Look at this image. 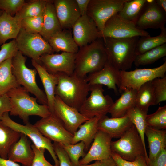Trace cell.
I'll use <instances>...</instances> for the list:
<instances>
[{
  "instance_id": "b9f144b4",
  "label": "cell",
  "mask_w": 166,
  "mask_h": 166,
  "mask_svg": "<svg viewBox=\"0 0 166 166\" xmlns=\"http://www.w3.org/2000/svg\"><path fill=\"white\" fill-rule=\"evenodd\" d=\"M26 2L24 0H0V10L14 16Z\"/></svg>"
},
{
  "instance_id": "bcb514c9",
  "label": "cell",
  "mask_w": 166,
  "mask_h": 166,
  "mask_svg": "<svg viewBox=\"0 0 166 166\" xmlns=\"http://www.w3.org/2000/svg\"><path fill=\"white\" fill-rule=\"evenodd\" d=\"M53 146L59 161V166H74L61 144L54 142Z\"/></svg>"
},
{
  "instance_id": "db71d44e",
  "label": "cell",
  "mask_w": 166,
  "mask_h": 166,
  "mask_svg": "<svg viewBox=\"0 0 166 166\" xmlns=\"http://www.w3.org/2000/svg\"><path fill=\"white\" fill-rule=\"evenodd\" d=\"M3 12V11L2 10L0 11V17L2 15V14Z\"/></svg>"
},
{
  "instance_id": "5bb4252c",
  "label": "cell",
  "mask_w": 166,
  "mask_h": 166,
  "mask_svg": "<svg viewBox=\"0 0 166 166\" xmlns=\"http://www.w3.org/2000/svg\"><path fill=\"white\" fill-rule=\"evenodd\" d=\"M166 12L156 3L155 0H146L138 17L134 22L136 27L142 30L148 29L165 27Z\"/></svg>"
},
{
  "instance_id": "9a60e30c",
  "label": "cell",
  "mask_w": 166,
  "mask_h": 166,
  "mask_svg": "<svg viewBox=\"0 0 166 166\" xmlns=\"http://www.w3.org/2000/svg\"><path fill=\"white\" fill-rule=\"evenodd\" d=\"M76 54L65 52L61 54H44L40 57L39 64L50 74L64 73L70 75L75 69Z\"/></svg>"
},
{
  "instance_id": "f546056e",
  "label": "cell",
  "mask_w": 166,
  "mask_h": 166,
  "mask_svg": "<svg viewBox=\"0 0 166 166\" xmlns=\"http://www.w3.org/2000/svg\"><path fill=\"white\" fill-rule=\"evenodd\" d=\"M12 58L8 59L0 64V95L20 86L12 72Z\"/></svg>"
},
{
  "instance_id": "cb8c5ba5",
  "label": "cell",
  "mask_w": 166,
  "mask_h": 166,
  "mask_svg": "<svg viewBox=\"0 0 166 166\" xmlns=\"http://www.w3.org/2000/svg\"><path fill=\"white\" fill-rule=\"evenodd\" d=\"M48 42L54 52L76 53L79 49L71 30H62L57 32L49 39Z\"/></svg>"
},
{
  "instance_id": "277c9868",
  "label": "cell",
  "mask_w": 166,
  "mask_h": 166,
  "mask_svg": "<svg viewBox=\"0 0 166 166\" xmlns=\"http://www.w3.org/2000/svg\"><path fill=\"white\" fill-rule=\"evenodd\" d=\"M6 94L11 105L10 114L18 116L25 124L29 122L30 116L36 115L44 118L51 113L47 105L38 104L37 98L31 97L29 93L22 86L12 89Z\"/></svg>"
},
{
  "instance_id": "60d3db41",
  "label": "cell",
  "mask_w": 166,
  "mask_h": 166,
  "mask_svg": "<svg viewBox=\"0 0 166 166\" xmlns=\"http://www.w3.org/2000/svg\"><path fill=\"white\" fill-rule=\"evenodd\" d=\"M156 100V104L166 100V76L157 78L151 81Z\"/></svg>"
},
{
  "instance_id": "f35d334b",
  "label": "cell",
  "mask_w": 166,
  "mask_h": 166,
  "mask_svg": "<svg viewBox=\"0 0 166 166\" xmlns=\"http://www.w3.org/2000/svg\"><path fill=\"white\" fill-rule=\"evenodd\" d=\"M62 146L73 165L80 166V158L81 157H84L86 154L85 152L84 143L81 141L75 144H70Z\"/></svg>"
},
{
  "instance_id": "5b68a950",
  "label": "cell",
  "mask_w": 166,
  "mask_h": 166,
  "mask_svg": "<svg viewBox=\"0 0 166 166\" xmlns=\"http://www.w3.org/2000/svg\"><path fill=\"white\" fill-rule=\"evenodd\" d=\"M26 57L18 51L12 59L11 70L18 83L28 92L34 95L39 103L48 105L45 92L38 85L36 80L37 73L35 69H30L26 65Z\"/></svg>"
},
{
  "instance_id": "603a6c76",
  "label": "cell",
  "mask_w": 166,
  "mask_h": 166,
  "mask_svg": "<svg viewBox=\"0 0 166 166\" xmlns=\"http://www.w3.org/2000/svg\"><path fill=\"white\" fill-rule=\"evenodd\" d=\"M31 62L37 71L43 84L47 99L48 106L51 113H53L55 89L58 82L57 75L49 73L43 66L34 60L31 59Z\"/></svg>"
},
{
  "instance_id": "52a82bcc",
  "label": "cell",
  "mask_w": 166,
  "mask_h": 166,
  "mask_svg": "<svg viewBox=\"0 0 166 166\" xmlns=\"http://www.w3.org/2000/svg\"><path fill=\"white\" fill-rule=\"evenodd\" d=\"M18 50L38 63L41 56L54 52L49 43L39 33H30L21 28L15 39Z\"/></svg>"
},
{
  "instance_id": "681fc988",
  "label": "cell",
  "mask_w": 166,
  "mask_h": 166,
  "mask_svg": "<svg viewBox=\"0 0 166 166\" xmlns=\"http://www.w3.org/2000/svg\"><path fill=\"white\" fill-rule=\"evenodd\" d=\"M80 166H117V165L111 157L105 159L101 160L95 161L92 164H88L85 165H80Z\"/></svg>"
},
{
  "instance_id": "1f68e13d",
  "label": "cell",
  "mask_w": 166,
  "mask_h": 166,
  "mask_svg": "<svg viewBox=\"0 0 166 166\" xmlns=\"http://www.w3.org/2000/svg\"><path fill=\"white\" fill-rule=\"evenodd\" d=\"M151 81L143 85L137 92L135 106L148 113L149 107L155 105L156 100Z\"/></svg>"
},
{
  "instance_id": "484cf974",
  "label": "cell",
  "mask_w": 166,
  "mask_h": 166,
  "mask_svg": "<svg viewBox=\"0 0 166 166\" xmlns=\"http://www.w3.org/2000/svg\"><path fill=\"white\" fill-rule=\"evenodd\" d=\"M21 19L3 11L0 17V45L9 39H15L21 28Z\"/></svg>"
},
{
  "instance_id": "d6986e66",
  "label": "cell",
  "mask_w": 166,
  "mask_h": 166,
  "mask_svg": "<svg viewBox=\"0 0 166 166\" xmlns=\"http://www.w3.org/2000/svg\"><path fill=\"white\" fill-rule=\"evenodd\" d=\"M87 80L89 85H101L113 90L116 94L119 93L117 87L120 85V71L108 61L100 70L88 74Z\"/></svg>"
},
{
  "instance_id": "ba28073f",
  "label": "cell",
  "mask_w": 166,
  "mask_h": 166,
  "mask_svg": "<svg viewBox=\"0 0 166 166\" xmlns=\"http://www.w3.org/2000/svg\"><path fill=\"white\" fill-rule=\"evenodd\" d=\"M103 85H90V94L85 101L79 111L89 119L94 117L100 118L109 113L114 102L109 95L104 94Z\"/></svg>"
},
{
  "instance_id": "9c48e42d",
  "label": "cell",
  "mask_w": 166,
  "mask_h": 166,
  "mask_svg": "<svg viewBox=\"0 0 166 166\" xmlns=\"http://www.w3.org/2000/svg\"><path fill=\"white\" fill-rule=\"evenodd\" d=\"M166 61L161 65L153 68L136 69L131 71H120V85L119 91L122 93L127 88L138 90L145 83L157 78L165 77Z\"/></svg>"
},
{
  "instance_id": "7a4b0ae2",
  "label": "cell",
  "mask_w": 166,
  "mask_h": 166,
  "mask_svg": "<svg viewBox=\"0 0 166 166\" xmlns=\"http://www.w3.org/2000/svg\"><path fill=\"white\" fill-rule=\"evenodd\" d=\"M108 61L102 38L79 48L76 54L73 73L82 77L102 69Z\"/></svg>"
},
{
  "instance_id": "ac0fdd59",
  "label": "cell",
  "mask_w": 166,
  "mask_h": 166,
  "mask_svg": "<svg viewBox=\"0 0 166 166\" xmlns=\"http://www.w3.org/2000/svg\"><path fill=\"white\" fill-rule=\"evenodd\" d=\"M72 29L73 39L80 48L91 43L99 38V31L97 25L87 14L81 16Z\"/></svg>"
},
{
  "instance_id": "7dc6e473",
  "label": "cell",
  "mask_w": 166,
  "mask_h": 166,
  "mask_svg": "<svg viewBox=\"0 0 166 166\" xmlns=\"http://www.w3.org/2000/svg\"><path fill=\"white\" fill-rule=\"evenodd\" d=\"M11 109V103L7 94L0 95V121L3 114L10 112Z\"/></svg>"
},
{
  "instance_id": "ffe728a7",
  "label": "cell",
  "mask_w": 166,
  "mask_h": 166,
  "mask_svg": "<svg viewBox=\"0 0 166 166\" xmlns=\"http://www.w3.org/2000/svg\"><path fill=\"white\" fill-rule=\"evenodd\" d=\"M53 2L62 30H71L81 15L76 0H55Z\"/></svg>"
},
{
  "instance_id": "ab89813d",
  "label": "cell",
  "mask_w": 166,
  "mask_h": 166,
  "mask_svg": "<svg viewBox=\"0 0 166 166\" xmlns=\"http://www.w3.org/2000/svg\"><path fill=\"white\" fill-rule=\"evenodd\" d=\"M44 15L22 19L21 28L30 33H39L41 32L43 26Z\"/></svg>"
},
{
  "instance_id": "7c38bea8",
  "label": "cell",
  "mask_w": 166,
  "mask_h": 166,
  "mask_svg": "<svg viewBox=\"0 0 166 166\" xmlns=\"http://www.w3.org/2000/svg\"><path fill=\"white\" fill-rule=\"evenodd\" d=\"M34 125L45 137L62 146L72 144L73 135L65 128L59 118L53 113L37 121Z\"/></svg>"
},
{
  "instance_id": "4316f807",
  "label": "cell",
  "mask_w": 166,
  "mask_h": 166,
  "mask_svg": "<svg viewBox=\"0 0 166 166\" xmlns=\"http://www.w3.org/2000/svg\"><path fill=\"white\" fill-rule=\"evenodd\" d=\"M99 119V118L95 117L81 125L79 129L73 134L72 144L82 141L85 144V151L89 150L98 130V123Z\"/></svg>"
},
{
  "instance_id": "f6af8a7d",
  "label": "cell",
  "mask_w": 166,
  "mask_h": 166,
  "mask_svg": "<svg viewBox=\"0 0 166 166\" xmlns=\"http://www.w3.org/2000/svg\"><path fill=\"white\" fill-rule=\"evenodd\" d=\"M31 147L34 151V156L31 166H56L51 164L45 158V149L38 147L34 144L31 145Z\"/></svg>"
},
{
  "instance_id": "c3c4849f",
  "label": "cell",
  "mask_w": 166,
  "mask_h": 166,
  "mask_svg": "<svg viewBox=\"0 0 166 166\" xmlns=\"http://www.w3.org/2000/svg\"><path fill=\"white\" fill-rule=\"evenodd\" d=\"M148 166H166V149H163L154 159L149 161Z\"/></svg>"
},
{
  "instance_id": "2e32d148",
  "label": "cell",
  "mask_w": 166,
  "mask_h": 166,
  "mask_svg": "<svg viewBox=\"0 0 166 166\" xmlns=\"http://www.w3.org/2000/svg\"><path fill=\"white\" fill-rule=\"evenodd\" d=\"M53 113L61 121L66 130L73 135L81 125L89 119L77 109L65 103L56 95L54 101Z\"/></svg>"
},
{
  "instance_id": "836d02e7",
  "label": "cell",
  "mask_w": 166,
  "mask_h": 166,
  "mask_svg": "<svg viewBox=\"0 0 166 166\" xmlns=\"http://www.w3.org/2000/svg\"><path fill=\"white\" fill-rule=\"evenodd\" d=\"M146 2V0H127L117 14L123 19L134 23Z\"/></svg>"
},
{
  "instance_id": "d6a6232c",
  "label": "cell",
  "mask_w": 166,
  "mask_h": 166,
  "mask_svg": "<svg viewBox=\"0 0 166 166\" xmlns=\"http://www.w3.org/2000/svg\"><path fill=\"white\" fill-rule=\"evenodd\" d=\"M161 30L160 33L156 36L151 37L150 36L139 37L136 49V56L166 43V28L164 27Z\"/></svg>"
},
{
  "instance_id": "d590c367",
  "label": "cell",
  "mask_w": 166,
  "mask_h": 166,
  "mask_svg": "<svg viewBox=\"0 0 166 166\" xmlns=\"http://www.w3.org/2000/svg\"><path fill=\"white\" fill-rule=\"evenodd\" d=\"M147 113L135 106L129 110L126 113L138 132L146 151L145 133L147 126L146 117Z\"/></svg>"
},
{
  "instance_id": "8992f818",
  "label": "cell",
  "mask_w": 166,
  "mask_h": 166,
  "mask_svg": "<svg viewBox=\"0 0 166 166\" xmlns=\"http://www.w3.org/2000/svg\"><path fill=\"white\" fill-rule=\"evenodd\" d=\"M117 140L112 141L111 148L112 152L129 161H133L140 156H144L148 163L147 152L145 150L141 138L133 124Z\"/></svg>"
},
{
  "instance_id": "3957f363",
  "label": "cell",
  "mask_w": 166,
  "mask_h": 166,
  "mask_svg": "<svg viewBox=\"0 0 166 166\" xmlns=\"http://www.w3.org/2000/svg\"><path fill=\"white\" fill-rule=\"evenodd\" d=\"M140 37L102 38L108 62L120 71H127L131 68L136 56V49Z\"/></svg>"
},
{
  "instance_id": "f1b7e54d",
  "label": "cell",
  "mask_w": 166,
  "mask_h": 166,
  "mask_svg": "<svg viewBox=\"0 0 166 166\" xmlns=\"http://www.w3.org/2000/svg\"><path fill=\"white\" fill-rule=\"evenodd\" d=\"M145 134L148 144L149 161L154 159L163 149L166 148V130L147 126Z\"/></svg>"
},
{
  "instance_id": "f907efd6",
  "label": "cell",
  "mask_w": 166,
  "mask_h": 166,
  "mask_svg": "<svg viewBox=\"0 0 166 166\" xmlns=\"http://www.w3.org/2000/svg\"><path fill=\"white\" fill-rule=\"evenodd\" d=\"M90 0H76L81 16L87 14V8Z\"/></svg>"
},
{
  "instance_id": "4dcf8cb0",
  "label": "cell",
  "mask_w": 166,
  "mask_h": 166,
  "mask_svg": "<svg viewBox=\"0 0 166 166\" xmlns=\"http://www.w3.org/2000/svg\"><path fill=\"white\" fill-rule=\"evenodd\" d=\"M21 133L5 126L0 121V157L8 159L9 149L19 139Z\"/></svg>"
},
{
  "instance_id": "44dd1931",
  "label": "cell",
  "mask_w": 166,
  "mask_h": 166,
  "mask_svg": "<svg viewBox=\"0 0 166 166\" xmlns=\"http://www.w3.org/2000/svg\"><path fill=\"white\" fill-rule=\"evenodd\" d=\"M34 156L30 141L26 136L21 133L19 140L10 147L7 159L24 166H31Z\"/></svg>"
},
{
  "instance_id": "e0dca14e",
  "label": "cell",
  "mask_w": 166,
  "mask_h": 166,
  "mask_svg": "<svg viewBox=\"0 0 166 166\" xmlns=\"http://www.w3.org/2000/svg\"><path fill=\"white\" fill-rule=\"evenodd\" d=\"M112 138L108 134L98 130L88 152L79 160L80 165H87L93 161L102 160L111 157Z\"/></svg>"
},
{
  "instance_id": "4fadbf2b",
  "label": "cell",
  "mask_w": 166,
  "mask_h": 166,
  "mask_svg": "<svg viewBox=\"0 0 166 166\" xmlns=\"http://www.w3.org/2000/svg\"><path fill=\"white\" fill-rule=\"evenodd\" d=\"M127 0H90L87 15L96 23L101 31L107 21L118 13Z\"/></svg>"
},
{
  "instance_id": "d4e9b609",
  "label": "cell",
  "mask_w": 166,
  "mask_h": 166,
  "mask_svg": "<svg viewBox=\"0 0 166 166\" xmlns=\"http://www.w3.org/2000/svg\"><path fill=\"white\" fill-rule=\"evenodd\" d=\"M43 17V27L39 34L48 42L53 35L62 30L57 16L53 0H48Z\"/></svg>"
},
{
  "instance_id": "f5cc1de1",
  "label": "cell",
  "mask_w": 166,
  "mask_h": 166,
  "mask_svg": "<svg viewBox=\"0 0 166 166\" xmlns=\"http://www.w3.org/2000/svg\"><path fill=\"white\" fill-rule=\"evenodd\" d=\"M157 4L166 12V0H155Z\"/></svg>"
},
{
  "instance_id": "30bf717a",
  "label": "cell",
  "mask_w": 166,
  "mask_h": 166,
  "mask_svg": "<svg viewBox=\"0 0 166 166\" xmlns=\"http://www.w3.org/2000/svg\"><path fill=\"white\" fill-rule=\"evenodd\" d=\"M0 121L4 125L25 135L32 141L36 146L46 149L52 158L55 165L59 166V161L51 141L44 136L34 125L30 122L25 125L18 123L10 118L9 112L3 114Z\"/></svg>"
},
{
  "instance_id": "8fae6325",
  "label": "cell",
  "mask_w": 166,
  "mask_h": 166,
  "mask_svg": "<svg viewBox=\"0 0 166 166\" xmlns=\"http://www.w3.org/2000/svg\"><path fill=\"white\" fill-rule=\"evenodd\" d=\"M150 36L148 32L138 29L134 22L123 19L117 13L106 22L103 30L99 32V38H124Z\"/></svg>"
},
{
  "instance_id": "ee69618b",
  "label": "cell",
  "mask_w": 166,
  "mask_h": 166,
  "mask_svg": "<svg viewBox=\"0 0 166 166\" xmlns=\"http://www.w3.org/2000/svg\"><path fill=\"white\" fill-rule=\"evenodd\" d=\"M111 156L117 166H148L144 156H140L132 161L124 160L116 154L112 152Z\"/></svg>"
},
{
  "instance_id": "8d00e7d4",
  "label": "cell",
  "mask_w": 166,
  "mask_h": 166,
  "mask_svg": "<svg viewBox=\"0 0 166 166\" xmlns=\"http://www.w3.org/2000/svg\"><path fill=\"white\" fill-rule=\"evenodd\" d=\"M166 56V43L136 56L134 63L136 66L153 63Z\"/></svg>"
},
{
  "instance_id": "816d5d0a",
  "label": "cell",
  "mask_w": 166,
  "mask_h": 166,
  "mask_svg": "<svg viewBox=\"0 0 166 166\" xmlns=\"http://www.w3.org/2000/svg\"><path fill=\"white\" fill-rule=\"evenodd\" d=\"M0 166H21L17 163L0 157Z\"/></svg>"
},
{
  "instance_id": "83f0119b",
  "label": "cell",
  "mask_w": 166,
  "mask_h": 166,
  "mask_svg": "<svg viewBox=\"0 0 166 166\" xmlns=\"http://www.w3.org/2000/svg\"><path fill=\"white\" fill-rule=\"evenodd\" d=\"M137 92L133 89H125L120 97L114 102L109 111L111 117H122L128 111L135 107Z\"/></svg>"
},
{
  "instance_id": "e575fe53",
  "label": "cell",
  "mask_w": 166,
  "mask_h": 166,
  "mask_svg": "<svg viewBox=\"0 0 166 166\" xmlns=\"http://www.w3.org/2000/svg\"><path fill=\"white\" fill-rule=\"evenodd\" d=\"M48 0H30L24 4L15 15L20 18L44 15Z\"/></svg>"
},
{
  "instance_id": "7402d4cb",
  "label": "cell",
  "mask_w": 166,
  "mask_h": 166,
  "mask_svg": "<svg viewBox=\"0 0 166 166\" xmlns=\"http://www.w3.org/2000/svg\"><path fill=\"white\" fill-rule=\"evenodd\" d=\"M133 124L126 114L120 117L109 118L105 115L100 118L98 129L109 135L113 138L120 137Z\"/></svg>"
},
{
  "instance_id": "7bdbcfd3",
  "label": "cell",
  "mask_w": 166,
  "mask_h": 166,
  "mask_svg": "<svg viewBox=\"0 0 166 166\" xmlns=\"http://www.w3.org/2000/svg\"><path fill=\"white\" fill-rule=\"evenodd\" d=\"M0 50V64L6 59L12 58L18 51L15 39L2 45Z\"/></svg>"
},
{
  "instance_id": "74e56055",
  "label": "cell",
  "mask_w": 166,
  "mask_h": 166,
  "mask_svg": "<svg viewBox=\"0 0 166 166\" xmlns=\"http://www.w3.org/2000/svg\"><path fill=\"white\" fill-rule=\"evenodd\" d=\"M147 126L157 129L166 128V105L159 107L154 113L147 115Z\"/></svg>"
},
{
  "instance_id": "6da1fadb",
  "label": "cell",
  "mask_w": 166,
  "mask_h": 166,
  "mask_svg": "<svg viewBox=\"0 0 166 166\" xmlns=\"http://www.w3.org/2000/svg\"><path fill=\"white\" fill-rule=\"evenodd\" d=\"M57 74L58 82L55 89V95L79 111L90 92L87 76L81 77L74 73L70 75L64 73Z\"/></svg>"
}]
</instances>
